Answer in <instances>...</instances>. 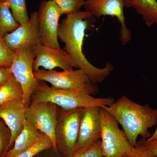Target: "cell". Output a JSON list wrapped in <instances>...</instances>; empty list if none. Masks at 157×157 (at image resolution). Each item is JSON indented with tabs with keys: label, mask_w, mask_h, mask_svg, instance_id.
Segmentation results:
<instances>
[{
	"label": "cell",
	"mask_w": 157,
	"mask_h": 157,
	"mask_svg": "<svg viewBox=\"0 0 157 157\" xmlns=\"http://www.w3.org/2000/svg\"><path fill=\"white\" fill-rule=\"evenodd\" d=\"M95 21V17L86 11L68 14L59 24L58 37L64 44V49L73 58L75 68L83 70L90 80L97 84L108 77L113 67L109 63H107L104 68L97 67L89 61L83 53L86 31L91 27Z\"/></svg>",
	"instance_id": "cell-1"
},
{
	"label": "cell",
	"mask_w": 157,
	"mask_h": 157,
	"mask_svg": "<svg viewBox=\"0 0 157 157\" xmlns=\"http://www.w3.org/2000/svg\"><path fill=\"white\" fill-rule=\"evenodd\" d=\"M103 108L121 126L133 147L137 146L139 136L143 139L150 137L149 129L157 124V108H152L148 104H137L126 96H122Z\"/></svg>",
	"instance_id": "cell-2"
},
{
	"label": "cell",
	"mask_w": 157,
	"mask_h": 157,
	"mask_svg": "<svg viewBox=\"0 0 157 157\" xmlns=\"http://www.w3.org/2000/svg\"><path fill=\"white\" fill-rule=\"evenodd\" d=\"M90 91L86 89L60 90L53 88L39 81L31 98V102H49L65 109L84 108L91 106L104 108L114 102L112 97L96 98Z\"/></svg>",
	"instance_id": "cell-3"
},
{
	"label": "cell",
	"mask_w": 157,
	"mask_h": 157,
	"mask_svg": "<svg viewBox=\"0 0 157 157\" xmlns=\"http://www.w3.org/2000/svg\"><path fill=\"white\" fill-rule=\"evenodd\" d=\"M83 109L59 108L55 137L57 151L63 157H70L74 152Z\"/></svg>",
	"instance_id": "cell-4"
},
{
	"label": "cell",
	"mask_w": 157,
	"mask_h": 157,
	"mask_svg": "<svg viewBox=\"0 0 157 157\" xmlns=\"http://www.w3.org/2000/svg\"><path fill=\"white\" fill-rule=\"evenodd\" d=\"M101 143L104 157H123L133 147L116 120L104 108H100Z\"/></svg>",
	"instance_id": "cell-5"
},
{
	"label": "cell",
	"mask_w": 157,
	"mask_h": 157,
	"mask_svg": "<svg viewBox=\"0 0 157 157\" xmlns=\"http://www.w3.org/2000/svg\"><path fill=\"white\" fill-rule=\"evenodd\" d=\"M34 47H25L14 51L11 70L13 76L21 86L23 99L27 106L31 103V98L39 83L35 77L33 63L35 58Z\"/></svg>",
	"instance_id": "cell-6"
},
{
	"label": "cell",
	"mask_w": 157,
	"mask_h": 157,
	"mask_svg": "<svg viewBox=\"0 0 157 157\" xmlns=\"http://www.w3.org/2000/svg\"><path fill=\"white\" fill-rule=\"evenodd\" d=\"M36 78L39 81L46 82L53 88L60 90H76L86 89L93 94L98 93L96 84L93 83L84 71L81 69L66 71L39 69L34 72Z\"/></svg>",
	"instance_id": "cell-7"
},
{
	"label": "cell",
	"mask_w": 157,
	"mask_h": 157,
	"mask_svg": "<svg viewBox=\"0 0 157 157\" xmlns=\"http://www.w3.org/2000/svg\"><path fill=\"white\" fill-rule=\"evenodd\" d=\"M59 110L58 106L51 102H31L25 112L26 120L50 138L53 149L57 153L55 130Z\"/></svg>",
	"instance_id": "cell-8"
},
{
	"label": "cell",
	"mask_w": 157,
	"mask_h": 157,
	"mask_svg": "<svg viewBox=\"0 0 157 157\" xmlns=\"http://www.w3.org/2000/svg\"><path fill=\"white\" fill-rule=\"evenodd\" d=\"M37 12L41 44L54 48H61L58 34L59 20L62 14L58 7L51 0H43Z\"/></svg>",
	"instance_id": "cell-9"
},
{
	"label": "cell",
	"mask_w": 157,
	"mask_h": 157,
	"mask_svg": "<svg viewBox=\"0 0 157 157\" xmlns=\"http://www.w3.org/2000/svg\"><path fill=\"white\" fill-rule=\"evenodd\" d=\"M83 7L98 18L102 16L116 17L121 25L120 40L122 45H125L131 41L132 32L127 27L124 14V0H85Z\"/></svg>",
	"instance_id": "cell-10"
},
{
	"label": "cell",
	"mask_w": 157,
	"mask_h": 157,
	"mask_svg": "<svg viewBox=\"0 0 157 157\" xmlns=\"http://www.w3.org/2000/svg\"><path fill=\"white\" fill-rule=\"evenodd\" d=\"M35 58L33 63L34 72L40 67L46 70L59 68L69 71L75 68L74 61L71 56L62 48H56L39 44L34 48Z\"/></svg>",
	"instance_id": "cell-11"
},
{
	"label": "cell",
	"mask_w": 157,
	"mask_h": 157,
	"mask_svg": "<svg viewBox=\"0 0 157 157\" xmlns=\"http://www.w3.org/2000/svg\"><path fill=\"white\" fill-rule=\"evenodd\" d=\"M101 108L91 106L84 108L80 121L78 140L73 154L94 145L101 140Z\"/></svg>",
	"instance_id": "cell-12"
},
{
	"label": "cell",
	"mask_w": 157,
	"mask_h": 157,
	"mask_svg": "<svg viewBox=\"0 0 157 157\" xmlns=\"http://www.w3.org/2000/svg\"><path fill=\"white\" fill-rule=\"evenodd\" d=\"M3 38L7 46L14 52L25 47L34 48L41 44L37 11L32 12L28 22L20 25L15 30L7 34Z\"/></svg>",
	"instance_id": "cell-13"
},
{
	"label": "cell",
	"mask_w": 157,
	"mask_h": 157,
	"mask_svg": "<svg viewBox=\"0 0 157 157\" xmlns=\"http://www.w3.org/2000/svg\"><path fill=\"white\" fill-rule=\"evenodd\" d=\"M28 107L23 98L11 100L0 105V118L5 122L11 133L8 151L23 129Z\"/></svg>",
	"instance_id": "cell-14"
},
{
	"label": "cell",
	"mask_w": 157,
	"mask_h": 157,
	"mask_svg": "<svg viewBox=\"0 0 157 157\" xmlns=\"http://www.w3.org/2000/svg\"><path fill=\"white\" fill-rule=\"evenodd\" d=\"M44 135L25 120L23 129L14 140L13 147L7 152L5 157H14L20 155L32 147Z\"/></svg>",
	"instance_id": "cell-15"
},
{
	"label": "cell",
	"mask_w": 157,
	"mask_h": 157,
	"mask_svg": "<svg viewBox=\"0 0 157 157\" xmlns=\"http://www.w3.org/2000/svg\"><path fill=\"white\" fill-rule=\"evenodd\" d=\"M125 7L132 8L142 17L145 25L150 27L157 24L156 0H124Z\"/></svg>",
	"instance_id": "cell-16"
},
{
	"label": "cell",
	"mask_w": 157,
	"mask_h": 157,
	"mask_svg": "<svg viewBox=\"0 0 157 157\" xmlns=\"http://www.w3.org/2000/svg\"><path fill=\"white\" fill-rule=\"evenodd\" d=\"M20 25L12 15L9 4L0 0V36L3 38L15 30Z\"/></svg>",
	"instance_id": "cell-17"
},
{
	"label": "cell",
	"mask_w": 157,
	"mask_h": 157,
	"mask_svg": "<svg viewBox=\"0 0 157 157\" xmlns=\"http://www.w3.org/2000/svg\"><path fill=\"white\" fill-rule=\"evenodd\" d=\"M23 96L22 87L13 75L0 86V105L11 100L23 98Z\"/></svg>",
	"instance_id": "cell-18"
},
{
	"label": "cell",
	"mask_w": 157,
	"mask_h": 157,
	"mask_svg": "<svg viewBox=\"0 0 157 157\" xmlns=\"http://www.w3.org/2000/svg\"><path fill=\"white\" fill-rule=\"evenodd\" d=\"M9 4L14 19L20 25L26 23L29 20L26 0H2Z\"/></svg>",
	"instance_id": "cell-19"
},
{
	"label": "cell",
	"mask_w": 157,
	"mask_h": 157,
	"mask_svg": "<svg viewBox=\"0 0 157 157\" xmlns=\"http://www.w3.org/2000/svg\"><path fill=\"white\" fill-rule=\"evenodd\" d=\"M53 147V144L50 138L44 135L32 147L14 157H35L42 151Z\"/></svg>",
	"instance_id": "cell-20"
},
{
	"label": "cell",
	"mask_w": 157,
	"mask_h": 157,
	"mask_svg": "<svg viewBox=\"0 0 157 157\" xmlns=\"http://www.w3.org/2000/svg\"><path fill=\"white\" fill-rule=\"evenodd\" d=\"M56 4L62 15H66L80 11L85 0H51Z\"/></svg>",
	"instance_id": "cell-21"
},
{
	"label": "cell",
	"mask_w": 157,
	"mask_h": 157,
	"mask_svg": "<svg viewBox=\"0 0 157 157\" xmlns=\"http://www.w3.org/2000/svg\"><path fill=\"white\" fill-rule=\"evenodd\" d=\"M11 133L7 125L0 118V157H5L8 151Z\"/></svg>",
	"instance_id": "cell-22"
},
{
	"label": "cell",
	"mask_w": 157,
	"mask_h": 157,
	"mask_svg": "<svg viewBox=\"0 0 157 157\" xmlns=\"http://www.w3.org/2000/svg\"><path fill=\"white\" fill-rule=\"evenodd\" d=\"M14 55V52L9 48L2 37L0 36V67H10Z\"/></svg>",
	"instance_id": "cell-23"
},
{
	"label": "cell",
	"mask_w": 157,
	"mask_h": 157,
	"mask_svg": "<svg viewBox=\"0 0 157 157\" xmlns=\"http://www.w3.org/2000/svg\"><path fill=\"white\" fill-rule=\"evenodd\" d=\"M70 157H104L101 140L94 145L74 153Z\"/></svg>",
	"instance_id": "cell-24"
},
{
	"label": "cell",
	"mask_w": 157,
	"mask_h": 157,
	"mask_svg": "<svg viewBox=\"0 0 157 157\" xmlns=\"http://www.w3.org/2000/svg\"><path fill=\"white\" fill-rule=\"evenodd\" d=\"M136 147L157 156V139L149 140L141 138L139 141H137Z\"/></svg>",
	"instance_id": "cell-25"
},
{
	"label": "cell",
	"mask_w": 157,
	"mask_h": 157,
	"mask_svg": "<svg viewBox=\"0 0 157 157\" xmlns=\"http://www.w3.org/2000/svg\"><path fill=\"white\" fill-rule=\"evenodd\" d=\"M123 157H157L148 151L135 147H133L131 151Z\"/></svg>",
	"instance_id": "cell-26"
},
{
	"label": "cell",
	"mask_w": 157,
	"mask_h": 157,
	"mask_svg": "<svg viewBox=\"0 0 157 157\" xmlns=\"http://www.w3.org/2000/svg\"><path fill=\"white\" fill-rule=\"evenodd\" d=\"M12 75L11 68L0 67V86L7 82Z\"/></svg>",
	"instance_id": "cell-27"
},
{
	"label": "cell",
	"mask_w": 157,
	"mask_h": 157,
	"mask_svg": "<svg viewBox=\"0 0 157 157\" xmlns=\"http://www.w3.org/2000/svg\"><path fill=\"white\" fill-rule=\"evenodd\" d=\"M147 140H155L157 139V126L155 130V132H154L153 134L152 135H151L150 137L147 138Z\"/></svg>",
	"instance_id": "cell-28"
}]
</instances>
